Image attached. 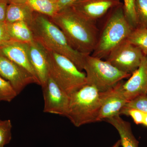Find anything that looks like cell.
Instances as JSON below:
<instances>
[{"instance_id":"44dd1931","label":"cell","mask_w":147,"mask_h":147,"mask_svg":"<svg viewBox=\"0 0 147 147\" xmlns=\"http://www.w3.org/2000/svg\"><path fill=\"white\" fill-rule=\"evenodd\" d=\"M17 96L10 83L0 76V102H10Z\"/></svg>"},{"instance_id":"7c38bea8","label":"cell","mask_w":147,"mask_h":147,"mask_svg":"<svg viewBox=\"0 0 147 147\" xmlns=\"http://www.w3.org/2000/svg\"><path fill=\"white\" fill-rule=\"evenodd\" d=\"M128 101L142 95H147V55H144L138 68L123 85Z\"/></svg>"},{"instance_id":"52a82bcc","label":"cell","mask_w":147,"mask_h":147,"mask_svg":"<svg viewBox=\"0 0 147 147\" xmlns=\"http://www.w3.org/2000/svg\"><path fill=\"white\" fill-rule=\"evenodd\" d=\"M144 56L139 47L126 39L112 50L105 59L119 70L131 75L138 68Z\"/></svg>"},{"instance_id":"4fadbf2b","label":"cell","mask_w":147,"mask_h":147,"mask_svg":"<svg viewBox=\"0 0 147 147\" xmlns=\"http://www.w3.org/2000/svg\"><path fill=\"white\" fill-rule=\"evenodd\" d=\"M27 46L30 62L41 86L49 77L47 50L35 40L27 43Z\"/></svg>"},{"instance_id":"30bf717a","label":"cell","mask_w":147,"mask_h":147,"mask_svg":"<svg viewBox=\"0 0 147 147\" xmlns=\"http://www.w3.org/2000/svg\"><path fill=\"white\" fill-rule=\"evenodd\" d=\"M123 83L121 81L108 90L100 92V107L98 121L120 115L121 110L128 101L123 88Z\"/></svg>"},{"instance_id":"277c9868","label":"cell","mask_w":147,"mask_h":147,"mask_svg":"<svg viewBox=\"0 0 147 147\" xmlns=\"http://www.w3.org/2000/svg\"><path fill=\"white\" fill-rule=\"evenodd\" d=\"M100 107V92L86 84L69 96L66 117L76 127L98 122Z\"/></svg>"},{"instance_id":"484cf974","label":"cell","mask_w":147,"mask_h":147,"mask_svg":"<svg viewBox=\"0 0 147 147\" xmlns=\"http://www.w3.org/2000/svg\"><path fill=\"white\" fill-rule=\"evenodd\" d=\"M10 40L7 30L5 23L0 22V46Z\"/></svg>"},{"instance_id":"d6986e66","label":"cell","mask_w":147,"mask_h":147,"mask_svg":"<svg viewBox=\"0 0 147 147\" xmlns=\"http://www.w3.org/2000/svg\"><path fill=\"white\" fill-rule=\"evenodd\" d=\"M131 44L139 47L144 55H147V28L137 27L132 30L127 38Z\"/></svg>"},{"instance_id":"9c48e42d","label":"cell","mask_w":147,"mask_h":147,"mask_svg":"<svg viewBox=\"0 0 147 147\" xmlns=\"http://www.w3.org/2000/svg\"><path fill=\"white\" fill-rule=\"evenodd\" d=\"M44 104L43 112L66 117L69 96L49 76L41 86Z\"/></svg>"},{"instance_id":"83f0119b","label":"cell","mask_w":147,"mask_h":147,"mask_svg":"<svg viewBox=\"0 0 147 147\" xmlns=\"http://www.w3.org/2000/svg\"><path fill=\"white\" fill-rule=\"evenodd\" d=\"M7 6V4L0 2V22L5 23Z\"/></svg>"},{"instance_id":"e0dca14e","label":"cell","mask_w":147,"mask_h":147,"mask_svg":"<svg viewBox=\"0 0 147 147\" xmlns=\"http://www.w3.org/2000/svg\"><path fill=\"white\" fill-rule=\"evenodd\" d=\"M5 24L11 40L26 43L34 40L31 29L26 22L18 21Z\"/></svg>"},{"instance_id":"ac0fdd59","label":"cell","mask_w":147,"mask_h":147,"mask_svg":"<svg viewBox=\"0 0 147 147\" xmlns=\"http://www.w3.org/2000/svg\"><path fill=\"white\" fill-rule=\"evenodd\" d=\"M26 3L34 12L50 17L59 11L56 0H26Z\"/></svg>"},{"instance_id":"8992f818","label":"cell","mask_w":147,"mask_h":147,"mask_svg":"<svg viewBox=\"0 0 147 147\" xmlns=\"http://www.w3.org/2000/svg\"><path fill=\"white\" fill-rule=\"evenodd\" d=\"M84 70L87 84L95 87L99 92L108 90L131 75L120 71L107 61L91 55L86 57Z\"/></svg>"},{"instance_id":"cb8c5ba5","label":"cell","mask_w":147,"mask_h":147,"mask_svg":"<svg viewBox=\"0 0 147 147\" xmlns=\"http://www.w3.org/2000/svg\"><path fill=\"white\" fill-rule=\"evenodd\" d=\"M125 107L137 109L147 113V95H142L129 100Z\"/></svg>"},{"instance_id":"603a6c76","label":"cell","mask_w":147,"mask_h":147,"mask_svg":"<svg viewBox=\"0 0 147 147\" xmlns=\"http://www.w3.org/2000/svg\"><path fill=\"white\" fill-rule=\"evenodd\" d=\"M138 27L147 28V0H135Z\"/></svg>"},{"instance_id":"6da1fadb","label":"cell","mask_w":147,"mask_h":147,"mask_svg":"<svg viewBox=\"0 0 147 147\" xmlns=\"http://www.w3.org/2000/svg\"><path fill=\"white\" fill-rule=\"evenodd\" d=\"M50 18L63 32L75 50L85 55H91L99 34L95 23L84 18L71 7L60 11Z\"/></svg>"},{"instance_id":"3957f363","label":"cell","mask_w":147,"mask_h":147,"mask_svg":"<svg viewBox=\"0 0 147 147\" xmlns=\"http://www.w3.org/2000/svg\"><path fill=\"white\" fill-rule=\"evenodd\" d=\"M107 15L105 24L99 32L96 45L91 55L101 59H106L112 50L127 39L133 30L125 15L123 3L112 9Z\"/></svg>"},{"instance_id":"4316f807","label":"cell","mask_w":147,"mask_h":147,"mask_svg":"<svg viewBox=\"0 0 147 147\" xmlns=\"http://www.w3.org/2000/svg\"><path fill=\"white\" fill-rule=\"evenodd\" d=\"M80 0H56L59 11L73 5ZM58 11V12H59Z\"/></svg>"},{"instance_id":"ba28073f","label":"cell","mask_w":147,"mask_h":147,"mask_svg":"<svg viewBox=\"0 0 147 147\" xmlns=\"http://www.w3.org/2000/svg\"><path fill=\"white\" fill-rule=\"evenodd\" d=\"M0 76L10 83L18 95L30 84H35L40 86L39 81L31 74L1 52Z\"/></svg>"},{"instance_id":"8fae6325","label":"cell","mask_w":147,"mask_h":147,"mask_svg":"<svg viewBox=\"0 0 147 147\" xmlns=\"http://www.w3.org/2000/svg\"><path fill=\"white\" fill-rule=\"evenodd\" d=\"M121 3L120 0H80L69 7L84 18L96 23Z\"/></svg>"},{"instance_id":"d4e9b609","label":"cell","mask_w":147,"mask_h":147,"mask_svg":"<svg viewBox=\"0 0 147 147\" xmlns=\"http://www.w3.org/2000/svg\"><path fill=\"white\" fill-rule=\"evenodd\" d=\"M121 115L130 116L134 123L139 125L143 123L145 113L137 109L124 107L120 112V115Z\"/></svg>"},{"instance_id":"f546056e","label":"cell","mask_w":147,"mask_h":147,"mask_svg":"<svg viewBox=\"0 0 147 147\" xmlns=\"http://www.w3.org/2000/svg\"><path fill=\"white\" fill-rule=\"evenodd\" d=\"M142 124L144 125L145 126H147V113H145Z\"/></svg>"},{"instance_id":"9a60e30c","label":"cell","mask_w":147,"mask_h":147,"mask_svg":"<svg viewBox=\"0 0 147 147\" xmlns=\"http://www.w3.org/2000/svg\"><path fill=\"white\" fill-rule=\"evenodd\" d=\"M103 121L112 125L119 132L121 147H139V142L133 134L131 124L124 120L120 115L105 119Z\"/></svg>"},{"instance_id":"5b68a950","label":"cell","mask_w":147,"mask_h":147,"mask_svg":"<svg viewBox=\"0 0 147 147\" xmlns=\"http://www.w3.org/2000/svg\"><path fill=\"white\" fill-rule=\"evenodd\" d=\"M46 50L49 76L65 93L69 96L87 84L86 73L79 70L71 61L53 51Z\"/></svg>"},{"instance_id":"4dcf8cb0","label":"cell","mask_w":147,"mask_h":147,"mask_svg":"<svg viewBox=\"0 0 147 147\" xmlns=\"http://www.w3.org/2000/svg\"><path fill=\"white\" fill-rule=\"evenodd\" d=\"M111 147H121L120 140H119L118 141H117V142Z\"/></svg>"},{"instance_id":"5bb4252c","label":"cell","mask_w":147,"mask_h":147,"mask_svg":"<svg viewBox=\"0 0 147 147\" xmlns=\"http://www.w3.org/2000/svg\"><path fill=\"white\" fill-rule=\"evenodd\" d=\"M0 52L38 79L29 60L27 43L10 40L0 46Z\"/></svg>"},{"instance_id":"2e32d148","label":"cell","mask_w":147,"mask_h":147,"mask_svg":"<svg viewBox=\"0 0 147 147\" xmlns=\"http://www.w3.org/2000/svg\"><path fill=\"white\" fill-rule=\"evenodd\" d=\"M34 11L26 3H13L8 5L5 23L24 21L29 24L33 17Z\"/></svg>"},{"instance_id":"ffe728a7","label":"cell","mask_w":147,"mask_h":147,"mask_svg":"<svg viewBox=\"0 0 147 147\" xmlns=\"http://www.w3.org/2000/svg\"><path fill=\"white\" fill-rule=\"evenodd\" d=\"M123 10L125 15L132 28H136L139 26L136 13L135 0H123Z\"/></svg>"},{"instance_id":"7a4b0ae2","label":"cell","mask_w":147,"mask_h":147,"mask_svg":"<svg viewBox=\"0 0 147 147\" xmlns=\"http://www.w3.org/2000/svg\"><path fill=\"white\" fill-rule=\"evenodd\" d=\"M34 40L46 50L64 56L73 63L79 70L83 71L87 55L75 50L62 31L49 16L34 12L29 24Z\"/></svg>"},{"instance_id":"7402d4cb","label":"cell","mask_w":147,"mask_h":147,"mask_svg":"<svg viewBox=\"0 0 147 147\" xmlns=\"http://www.w3.org/2000/svg\"><path fill=\"white\" fill-rule=\"evenodd\" d=\"M12 127L10 120L0 119V147H4L10 143L12 138Z\"/></svg>"},{"instance_id":"f1b7e54d","label":"cell","mask_w":147,"mask_h":147,"mask_svg":"<svg viewBox=\"0 0 147 147\" xmlns=\"http://www.w3.org/2000/svg\"><path fill=\"white\" fill-rule=\"evenodd\" d=\"M0 2L9 5L13 3H26V0H0Z\"/></svg>"}]
</instances>
